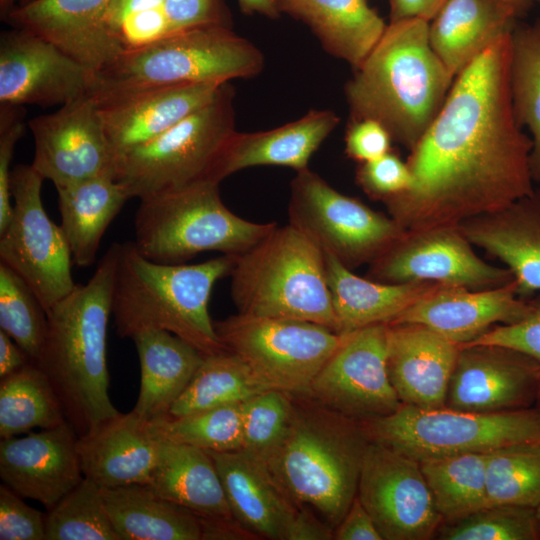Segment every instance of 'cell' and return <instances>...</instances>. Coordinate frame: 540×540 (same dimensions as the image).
Masks as SVG:
<instances>
[{
	"label": "cell",
	"instance_id": "obj_1",
	"mask_svg": "<svg viewBox=\"0 0 540 540\" xmlns=\"http://www.w3.org/2000/svg\"><path fill=\"white\" fill-rule=\"evenodd\" d=\"M511 33L456 76L439 113L410 150V187L383 201L405 231L458 226L533 192V144L512 105Z\"/></svg>",
	"mask_w": 540,
	"mask_h": 540
},
{
	"label": "cell",
	"instance_id": "obj_2",
	"mask_svg": "<svg viewBox=\"0 0 540 540\" xmlns=\"http://www.w3.org/2000/svg\"><path fill=\"white\" fill-rule=\"evenodd\" d=\"M121 243H112L86 284L47 312L48 327L34 362L49 379L78 437L120 412L109 396L107 330Z\"/></svg>",
	"mask_w": 540,
	"mask_h": 540
},
{
	"label": "cell",
	"instance_id": "obj_3",
	"mask_svg": "<svg viewBox=\"0 0 540 540\" xmlns=\"http://www.w3.org/2000/svg\"><path fill=\"white\" fill-rule=\"evenodd\" d=\"M453 76L429 42V22L402 19L383 35L345 86L353 121L372 119L411 150L439 113Z\"/></svg>",
	"mask_w": 540,
	"mask_h": 540
},
{
	"label": "cell",
	"instance_id": "obj_4",
	"mask_svg": "<svg viewBox=\"0 0 540 540\" xmlns=\"http://www.w3.org/2000/svg\"><path fill=\"white\" fill-rule=\"evenodd\" d=\"M370 441L361 422L308 394H293L286 432L260 463L298 507H309L335 529L357 495Z\"/></svg>",
	"mask_w": 540,
	"mask_h": 540
},
{
	"label": "cell",
	"instance_id": "obj_5",
	"mask_svg": "<svg viewBox=\"0 0 540 540\" xmlns=\"http://www.w3.org/2000/svg\"><path fill=\"white\" fill-rule=\"evenodd\" d=\"M235 256L222 255L197 264L155 262L134 242L121 243L116 265L112 316L121 338L144 330H165L204 356L226 351L208 303L215 283L230 275Z\"/></svg>",
	"mask_w": 540,
	"mask_h": 540
},
{
	"label": "cell",
	"instance_id": "obj_6",
	"mask_svg": "<svg viewBox=\"0 0 540 540\" xmlns=\"http://www.w3.org/2000/svg\"><path fill=\"white\" fill-rule=\"evenodd\" d=\"M230 276L238 313L308 321L338 333L324 253L290 223L236 256Z\"/></svg>",
	"mask_w": 540,
	"mask_h": 540
},
{
	"label": "cell",
	"instance_id": "obj_7",
	"mask_svg": "<svg viewBox=\"0 0 540 540\" xmlns=\"http://www.w3.org/2000/svg\"><path fill=\"white\" fill-rule=\"evenodd\" d=\"M263 65L261 51L230 27H194L121 53L94 71L88 95L101 99L159 86L224 83L253 77Z\"/></svg>",
	"mask_w": 540,
	"mask_h": 540
},
{
	"label": "cell",
	"instance_id": "obj_8",
	"mask_svg": "<svg viewBox=\"0 0 540 540\" xmlns=\"http://www.w3.org/2000/svg\"><path fill=\"white\" fill-rule=\"evenodd\" d=\"M219 184L206 179L140 199L133 241L138 251L169 264L183 263L204 251L236 257L278 225L236 215L222 201Z\"/></svg>",
	"mask_w": 540,
	"mask_h": 540
},
{
	"label": "cell",
	"instance_id": "obj_9",
	"mask_svg": "<svg viewBox=\"0 0 540 540\" xmlns=\"http://www.w3.org/2000/svg\"><path fill=\"white\" fill-rule=\"evenodd\" d=\"M233 96L232 86L224 83L208 104L151 141L116 156L114 178L130 199L212 180L216 161L235 131Z\"/></svg>",
	"mask_w": 540,
	"mask_h": 540
},
{
	"label": "cell",
	"instance_id": "obj_10",
	"mask_svg": "<svg viewBox=\"0 0 540 540\" xmlns=\"http://www.w3.org/2000/svg\"><path fill=\"white\" fill-rule=\"evenodd\" d=\"M362 424L370 440L418 461L540 441V409L531 407L479 413L402 404L394 413Z\"/></svg>",
	"mask_w": 540,
	"mask_h": 540
},
{
	"label": "cell",
	"instance_id": "obj_11",
	"mask_svg": "<svg viewBox=\"0 0 540 540\" xmlns=\"http://www.w3.org/2000/svg\"><path fill=\"white\" fill-rule=\"evenodd\" d=\"M226 350L242 359L269 387L307 394L346 334L308 321L237 313L215 321Z\"/></svg>",
	"mask_w": 540,
	"mask_h": 540
},
{
	"label": "cell",
	"instance_id": "obj_12",
	"mask_svg": "<svg viewBox=\"0 0 540 540\" xmlns=\"http://www.w3.org/2000/svg\"><path fill=\"white\" fill-rule=\"evenodd\" d=\"M289 223L349 269L371 264L406 231L306 168L291 181Z\"/></svg>",
	"mask_w": 540,
	"mask_h": 540
},
{
	"label": "cell",
	"instance_id": "obj_13",
	"mask_svg": "<svg viewBox=\"0 0 540 540\" xmlns=\"http://www.w3.org/2000/svg\"><path fill=\"white\" fill-rule=\"evenodd\" d=\"M44 180L31 164L12 169L13 211L7 227L0 232V263L30 286L48 312L76 283L66 237L42 203Z\"/></svg>",
	"mask_w": 540,
	"mask_h": 540
},
{
	"label": "cell",
	"instance_id": "obj_14",
	"mask_svg": "<svg viewBox=\"0 0 540 540\" xmlns=\"http://www.w3.org/2000/svg\"><path fill=\"white\" fill-rule=\"evenodd\" d=\"M383 540H428L444 522L418 460L370 441L357 495Z\"/></svg>",
	"mask_w": 540,
	"mask_h": 540
},
{
	"label": "cell",
	"instance_id": "obj_15",
	"mask_svg": "<svg viewBox=\"0 0 540 540\" xmlns=\"http://www.w3.org/2000/svg\"><path fill=\"white\" fill-rule=\"evenodd\" d=\"M458 226L407 232L369 265L367 278L389 283L432 282L471 290L513 280L506 267L481 259Z\"/></svg>",
	"mask_w": 540,
	"mask_h": 540
},
{
	"label": "cell",
	"instance_id": "obj_16",
	"mask_svg": "<svg viewBox=\"0 0 540 540\" xmlns=\"http://www.w3.org/2000/svg\"><path fill=\"white\" fill-rule=\"evenodd\" d=\"M386 342L387 323L347 333L307 394L361 423L394 413L403 403L389 380Z\"/></svg>",
	"mask_w": 540,
	"mask_h": 540
},
{
	"label": "cell",
	"instance_id": "obj_17",
	"mask_svg": "<svg viewBox=\"0 0 540 540\" xmlns=\"http://www.w3.org/2000/svg\"><path fill=\"white\" fill-rule=\"evenodd\" d=\"M32 167L56 188L101 175H113L115 154L97 102L89 95L32 118Z\"/></svg>",
	"mask_w": 540,
	"mask_h": 540
},
{
	"label": "cell",
	"instance_id": "obj_18",
	"mask_svg": "<svg viewBox=\"0 0 540 540\" xmlns=\"http://www.w3.org/2000/svg\"><path fill=\"white\" fill-rule=\"evenodd\" d=\"M94 71L24 29L0 35V106L63 105L88 95Z\"/></svg>",
	"mask_w": 540,
	"mask_h": 540
},
{
	"label": "cell",
	"instance_id": "obj_19",
	"mask_svg": "<svg viewBox=\"0 0 540 540\" xmlns=\"http://www.w3.org/2000/svg\"><path fill=\"white\" fill-rule=\"evenodd\" d=\"M540 364L513 348L460 346L445 407L493 413L530 408L536 402Z\"/></svg>",
	"mask_w": 540,
	"mask_h": 540
},
{
	"label": "cell",
	"instance_id": "obj_20",
	"mask_svg": "<svg viewBox=\"0 0 540 540\" xmlns=\"http://www.w3.org/2000/svg\"><path fill=\"white\" fill-rule=\"evenodd\" d=\"M73 428L63 423L0 441V477L23 498L46 511L84 478Z\"/></svg>",
	"mask_w": 540,
	"mask_h": 540
},
{
	"label": "cell",
	"instance_id": "obj_21",
	"mask_svg": "<svg viewBox=\"0 0 540 540\" xmlns=\"http://www.w3.org/2000/svg\"><path fill=\"white\" fill-rule=\"evenodd\" d=\"M530 307V301L519 297L514 279L481 290L440 285L388 324H421L461 346L474 341L497 323L520 321Z\"/></svg>",
	"mask_w": 540,
	"mask_h": 540
},
{
	"label": "cell",
	"instance_id": "obj_22",
	"mask_svg": "<svg viewBox=\"0 0 540 540\" xmlns=\"http://www.w3.org/2000/svg\"><path fill=\"white\" fill-rule=\"evenodd\" d=\"M224 83L167 85L95 99L115 157L151 141L208 104Z\"/></svg>",
	"mask_w": 540,
	"mask_h": 540
},
{
	"label": "cell",
	"instance_id": "obj_23",
	"mask_svg": "<svg viewBox=\"0 0 540 540\" xmlns=\"http://www.w3.org/2000/svg\"><path fill=\"white\" fill-rule=\"evenodd\" d=\"M460 346L417 323L387 324L389 380L403 404L445 407Z\"/></svg>",
	"mask_w": 540,
	"mask_h": 540
},
{
	"label": "cell",
	"instance_id": "obj_24",
	"mask_svg": "<svg viewBox=\"0 0 540 540\" xmlns=\"http://www.w3.org/2000/svg\"><path fill=\"white\" fill-rule=\"evenodd\" d=\"M113 0H32L3 19L56 45L93 71L122 51L109 35L105 19Z\"/></svg>",
	"mask_w": 540,
	"mask_h": 540
},
{
	"label": "cell",
	"instance_id": "obj_25",
	"mask_svg": "<svg viewBox=\"0 0 540 540\" xmlns=\"http://www.w3.org/2000/svg\"><path fill=\"white\" fill-rule=\"evenodd\" d=\"M467 240L502 261L519 297L540 292V187L505 208L458 225Z\"/></svg>",
	"mask_w": 540,
	"mask_h": 540
},
{
	"label": "cell",
	"instance_id": "obj_26",
	"mask_svg": "<svg viewBox=\"0 0 540 540\" xmlns=\"http://www.w3.org/2000/svg\"><path fill=\"white\" fill-rule=\"evenodd\" d=\"M160 440L133 410L119 413L77 439L83 475L101 488L148 484Z\"/></svg>",
	"mask_w": 540,
	"mask_h": 540
},
{
	"label": "cell",
	"instance_id": "obj_27",
	"mask_svg": "<svg viewBox=\"0 0 540 540\" xmlns=\"http://www.w3.org/2000/svg\"><path fill=\"white\" fill-rule=\"evenodd\" d=\"M338 123V116L331 110H311L298 120L271 130H235L216 161L211 179L220 183L242 169L265 165L304 170Z\"/></svg>",
	"mask_w": 540,
	"mask_h": 540
},
{
	"label": "cell",
	"instance_id": "obj_28",
	"mask_svg": "<svg viewBox=\"0 0 540 540\" xmlns=\"http://www.w3.org/2000/svg\"><path fill=\"white\" fill-rule=\"evenodd\" d=\"M234 518L258 539L286 540L298 506L263 464L243 451H207Z\"/></svg>",
	"mask_w": 540,
	"mask_h": 540
},
{
	"label": "cell",
	"instance_id": "obj_29",
	"mask_svg": "<svg viewBox=\"0 0 540 540\" xmlns=\"http://www.w3.org/2000/svg\"><path fill=\"white\" fill-rule=\"evenodd\" d=\"M148 485L159 496L192 512L199 521L235 519L213 459L203 449L160 440Z\"/></svg>",
	"mask_w": 540,
	"mask_h": 540
},
{
	"label": "cell",
	"instance_id": "obj_30",
	"mask_svg": "<svg viewBox=\"0 0 540 540\" xmlns=\"http://www.w3.org/2000/svg\"><path fill=\"white\" fill-rule=\"evenodd\" d=\"M324 259L339 334L388 324L441 285L432 282L382 283L354 274L331 254L324 253Z\"/></svg>",
	"mask_w": 540,
	"mask_h": 540
},
{
	"label": "cell",
	"instance_id": "obj_31",
	"mask_svg": "<svg viewBox=\"0 0 540 540\" xmlns=\"http://www.w3.org/2000/svg\"><path fill=\"white\" fill-rule=\"evenodd\" d=\"M514 12L498 0H448L429 23V42L453 77L512 32Z\"/></svg>",
	"mask_w": 540,
	"mask_h": 540
},
{
	"label": "cell",
	"instance_id": "obj_32",
	"mask_svg": "<svg viewBox=\"0 0 540 540\" xmlns=\"http://www.w3.org/2000/svg\"><path fill=\"white\" fill-rule=\"evenodd\" d=\"M141 381L133 411L151 421L168 414L201 365L204 355L165 330H144L132 337Z\"/></svg>",
	"mask_w": 540,
	"mask_h": 540
},
{
	"label": "cell",
	"instance_id": "obj_33",
	"mask_svg": "<svg viewBox=\"0 0 540 540\" xmlns=\"http://www.w3.org/2000/svg\"><path fill=\"white\" fill-rule=\"evenodd\" d=\"M280 12L306 24L324 49L358 69L387 25L365 0H277Z\"/></svg>",
	"mask_w": 540,
	"mask_h": 540
},
{
	"label": "cell",
	"instance_id": "obj_34",
	"mask_svg": "<svg viewBox=\"0 0 540 540\" xmlns=\"http://www.w3.org/2000/svg\"><path fill=\"white\" fill-rule=\"evenodd\" d=\"M61 228L72 261L87 267L96 261L108 226L130 199L113 175H101L56 188Z\"/></svg>",
	"mask_w": 540,
	"mask_h": 540
},
{
	"label": "cell",
	"instance_id": "obj_35",
	"mask_svg": "<svg viewBox=\"0 0 540 540\" xmlns=\"http://www.w3.org/2000/svg\"><path fill=\"white\" fill-rule=\"evenodd\" d=\"M102 495L121 540H202L198 517L148 484L102 488Z\"/></svg>",
	"mask_w": 540,
	"mask_h": 540
},
{
	"label": "cell",
	"instance_id": "obj_36",
	"mask_svg": "<svg viewBox=\"0 0 540 540\" xmlns=\"http://www.w3.org/2000/svg\"><path fill=\"white\" fill-rule=\"evenodd\" d=\"M67 422L45 373L34 362L0 379V437L9 438Z\"/></svg>",
	"mask_w": 540,
	"mask_h": 540
},
{
	"label": "cell",
	"instance_id": "obj_37",
	"mask_svg": "<svg viewBox=\"0 0 540 540\" xmlns=\"http://www.w3.org/2000/svg\"><path fill=\"white\" fill-rule=\"evenodd\" d=\"M274 389L265 384L237 355L226 350L204 356L186 389L168 415L181 416L218 406L243 403Z\"/></svg>",
	"mask_w": 540,
	"mask_h": 540
},
{
	"label": "cell",
	"instance_id": "obj_38",
	"mask_svg": "<svg viewBox=\"0 0 540 540\" xmlns=\"http://www.w3.org/2000/svg\"><path fill=\"white\" fill-rule=\"evenodd\" d=\"M486 453H461L419 461L444 522L460 520L488 505Z\"/></svg>",
	"mask_w": 540,
	"mask_h": 540
},
{
	"label": "cell",
	"instance_id": "obj_39",
	"mask_svg": "<svg viewBox=\"0 0 540 540\" xmlns=\"http://www.w3.org/2000/svg\"><path fill=\"white\" fill-rule=\"evenodd\" d=\"M510 89L515 119L531 133L530 171L540 183V19L512 30Z\"/></svg>",
	"mask_w": 540,
	"mask_h": 540
},
{
	"label": "cell",
	"instance_id": "obj_40",
	"mask_svg": "<svg viewBox=\"0 0 540 540\" xmlns=\"http://www.w3.org/2000/svg\"><path fill=\"white\" fill-rule=\"evenodd\" d=\"M485 474L488 505L536 508L540 504V441L487 452Z\"/></svg>",
	"mask_w": 540,
	"mask_h": 540
},
{
	"label": "cell",
	"instance_id": "obj_41",
	"mask_svg": "<svg viewBox=\"0 0 540 540\" xmlns=\"http://www.w3.org/2000/svg\"><path fill=\"white\" fill-rule=\"evenodd\" d=\"M163 441L186 444L205 451L242 449V403L228 404L181 416L164 415L148 421Z\"/></svg>",
	"mask_w": 540,
	"mask_h": 540
},
{
	"label": "cell",
	"instance_id": "obj_42",
	"mask_svg": "<svg viewBox=\"0 0 540 540\" xmlns=\"http://www.w3.org/2000/svg\"><path fill=\"white\" fill-rule=\"evenodd\" d=\"M46 540H121L107 514L102 488L84 477L45 513Z\"/></svg>",
	"mask_w": 540,
	"mask_h": 540
},
{
	"label": "cell",
	"instance_id": "obj_43",
	"mask_svg": "<svg viewBox=\"0 0 540 540\" xmlns=\"http://www.w3.org/2000/svg\"><path fill=\"white\" fill-rule=\"evenodd\" d=\"M47 327V312L34 291L12 269L0 263V330L35 362Z\"/></svg>",
	"mask_w": 540,
	"mask_h": 540
},
{
	"label": "cell",
	"instance_id": "obj_44",
	"mask_svg": "<svg viewBox=\"0 0 540 540\" xmlns=\"http://www.w3.org/2000/svg\"><path fill=\"white\" fill-rule=\"evenodd\" d=\"M436 536L442 540H537L540 523L535 508L488 505L460 520L443 522Z\"/></svg>",
	"mask_w": 540,
	"mask_h": 540
},
{
	"label": "cell",
	"instance_id": "obj_45",
	"mask_svg": "<svg viewBox=\"0 0 540 540\" xmlns=\"http://www.w3.org/2000/svg\"><path fill=\"white\" fill-rule=\"evenodd\" d=\"M293 410V394L265 390L242 403V449L262 462L286 432Z\"/></svg>",
	"mask_w": 540,
	"mask_h": 540
},
{
	"label": "cell",
	"instance_id": "obj_46",
	"mask_svg": "<svg viewBox=\"0 0 540 540\" xmlns=\"http://www.w3.org/2000/svg\"><path fill=\"white\" fill-rule=\"evenodd\" d=\"M166 0H113L106 29L122 53L169 35L164 15Z\"/></svg>",
	"mask_w": 540,
	"mask_h": 540
},
{
	"label": "cell",
	"instance_id": "obj_47",
	"mask_svg": "<svg viewBox=\"0 0 540 540\" xmlns=\"http://www.w3.org/2000/svg\"><path fill=\"white\" fill-rule=\"evenodd\" d=\"M356 180L369 197L383 202L408 189L412 176L407 164L389 151L374 160L361 163Z\"/></svg>",
	"mask_w": 540,
	"mask_h": 540
},
{
	"label": "cell",
	"instance_id": "obj_48",
	"mask_svg": "<svg viewBox=\"0 0 540 540\" xmlns=\"http://www.w3.org/2000/svg\"><path fill=\"white\" fill-rule=\"evenodd\" d=\"M22 498L7 485H0V539L46 540L45 513Z\"/></svg>",
	"mask_w": 540,
	"mask_h": 540
},
{
	"label": "cell",
	"instance_id": "obj_49",
	"mask_svg": "<svg viewBox=\"0 0 540 540\" xmlns=\"http://www.w3.org/2000/svg\"><path fill=\"white\" fill-rule=\"evenodd\" d=\"M25 130L22 106H0V232L12 216L11 163L16 143Z\"/></svg>",
	"mask_w": 540,
	"mask_h": 540
},
{
	"label": "cell",
	"instance_id": "obj_50",
	"mask_svg": "<svg viewBox=\"0 0 540 540\" xmlns=\"http://www.w3.org/2000/svg\"><path fill=\"white\" fill-rule=\"evenodd\" d=\"M530 304V311L520 321L496 325L465 345L493 344L513 348L540 364V295L531 300Z\"/></svg>",
	"mask_w": 540,
	"mask_h": 540
},
{
	"label": "cell",
	"instance_id": "obj_51",
	"mask_svg": "<svg viewBox=\"0 0 540 540\" xmlns=\"http://www.w3.org/2000/svg\"><path fill=\"white\" fill-rule=\"evenodd\" d=\"M164 15L170 34L201 26L230 27L224 0H166Z\"/></svg>",
	"mask_w": 540,
	"mask_h": 540
},
{
	"label": "cell",
	"instance_id": "obj_52",
	"mask_svg": "<svg viewBox=\"0 0 540 540\" xmlns=\"http://www.w3.org/2000/svg\"><path fill=\"white\" fill-rule=\"evenodd\" d=\"M391 136L377 121L355 120L348 127L345 152L360 163L374 160L390 151Z\"/></svg>",
	"mask_w": 540,
	"mask_h": 540
},
{
	"label": "cell",
	"instance_id": "obj_53",
	"mask_svg": "<svg viewBox=\"0 0 540 540\" xmlns=\"http://www.w3.org/2000/svg\"><path fill=\"white\" fill-rule=\"evenodd\" d=\"M335 540H383L371 515L356 496L334 529Z\"/></svg>",
	"mask_w": 540,
	"mask_h": 540
},
{
	"label": "cell",
	"instance_id": "obj_54",
	"mask_svg": "<svg viewBox=\"0 0 540 540\" xmlns=\"http://www.w3.org/2000/svg\"><path fill=\"white\" fill-rule=\"evenodd\" d=\"M334 528L312 509L300 506L291 523L286 540H332Z\"/></svg>",
	"mask_w": 540,
	"mask_h": 540
},
{
	"label": "cell",
	"instance_id": "obj_55",
	"mask_svg": "<svg viewBox=\"0 0 540 540\" xmlns=\"http://www.w3.org/2000/svg\"><path fill=\"white\" fill-rule=\"evenodd\" d=\"M448 0H389L390 22L419 18L430 22Z\"/></svg>",
	"mask_w": 540,
	"mask_h": 540
},
{
	"label": "cell",
	"instance_id": "obj_56",
	"mask_svg": "<svg viewBox=\"0 0 540 540\" xmlns=\"http://www.w3.org/2000/svg\"><path fill=\"white\" fill-rule=\"evenodd\" d=\"M32 362L23 349L0 330V379Z\"/></svg>",
	"mask_w": 540,
	"mask_h": 540
},
{
	"label": "cell",
	"instance_id": "obj_57",
	"mask_svg": "<svg viewBox=\"0 0 540 540\" xmlns=\"http://www.w3.org/2000/svg\"><path fill=\"white\" fill-rule=\"evenodd\" d=\"M240 9L245 14H259L276 19L281 12L277 0H237Z\"/></svg>",
	"mask_w": 540,
	"mask_h": 540
},
{
	"label": "cell",
	"instance_id": "obj_58",
	"mask_svg": "<svg viewBox=\"0 0 540 540\" xmlns=\"http://www.w3.org/2000/svg\"><path fill=\"white\" fill-rule=\"evenodd\" d=\"M498 1L506 5L507 7H509L517 16V18L525 15L529 11L533 2V0H498Z\"/></svg>",
	"mask_w": 540,
	"mask_h": 540
},
{
	"label": "cell",
	"instance_id": "obj_59",
	"mask_svg": "<svg viewBox=\"0 0 540 540\" xmlns=\"http://www.w3.org/2000/svg\"><path fill=\"white\" fill-rule=\"evenodd\" d=\"M32 0H0V16L3 20L5 16L14 8L31 2Z\"/></svg>",
	"mask_w": 540,
	"mask_h": 540
},
{
	"label": "cell",
	"instance_id": "obj_60",
	"mask_svg": "<svg viewBox=\"0 0 540 540\" xmlns=\"http://www.w3.org/2000/svg\"><path fill=\"white\" fill-rule=\"evenodd\" d=\"M536 403H537V408L540 409V383H539V387L537 391Z\"/></svg>",
	"mask_w": 540,
	"mask_h": 540
},
{
	"label": "cell",
	"instance_id": "obj_61",
	"mask_svg": "<svg viewBox=\"0 0 540 540\" xmlns=\"http://www.w3.org/2000/svg\"><path fill=\"white\" fill-rule=\"evenodd\" d=\"M536 517L540 523V504L535 508Z\"/></svg>",
	"mask_w": 540,
	"mask_h": 540
},
{
	"label": "cell",
	"instance_id": "obj_62",
	"mask_svg": "<svg viewBox=\"0 0 540 540\" xmlns=\"http://www.w3.org/2000/svg\"><path fill=\"white\" fill-rule=\"evenodd\" d=\"M533 1H534V0H533ZM536 1L540 2V0H536Z\"/></svg>",
	"mask_w": 540,
	"mask_h": 540
}]
</instances>
